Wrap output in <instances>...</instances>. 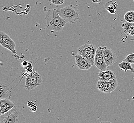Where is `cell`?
Here are the masks:
<instances>
[{
	"instance_id": "1",
	"label": "cell",
	"mask_w": 134,
	"mask_h": 123,
	"mask_svg": "<svg viewBox=\"0 0 134 123\" xmlns=\"http://www.w3.org/2000/svg\"><path fill=\"white\" fill-rule=\"evenodd\" d=\"M45 19L46 21L48 29L55 32L62 31L68 23L59 15L58 9L48 10Z\"/></svg>"
},
{
	"instance_id": "2",
	"label": "cell",
	"mask_w": 134,
	"mask_h": 123,
	"mask_svg": "<svg viewBox=\"0 0 134 123\" xmlns=\"http://www.w3.org/2000/svg\"><path fill=\"white\" fill-rule=\"evenodd\" d=\"M25 122V118L23 114L16 107L7 112L0 115V123H23Z\"/></svg>"
},
{
	"instance_id": "3",
	"label": "cell",
	"mask_w": 134,
	"mask_h": 123,
	"mask_svg": "<svg viewBox=\"0 0 134 123\" xmlns=\"http://www.w3.org/2000/svg\"><path fill=\"white\" fill-rule=\"evenodd\" d=\"M58 10L59 15L67 22L74 23L80 18L79 12L73 5L58 9Z\"/></svg>"
},
{
	"instance_id": "4",
	"label": "cell",
	"mask_w": 134,
	"mask_h": 123,
	"mask_svg": "<svg viewBox=\"0 0 134 123\" xmlns=\"http://www.w3.org/2000/svg\"><path fill=\"white\" fill-rule=\"evenodd\" d=\"M97 48L93 44H85L79 47L77 54H80L89 60L93 65L94 64Z\"/></svg>"
},
{
	"instance_id": "5",
	"label": "cell",
	"mask_w": 134,
	"mask_h": 123,
	"mask_svg": "<svg viewBox=\"0 0 134 123\" xmlns=\"http://www.w3.org/2000/svg\"><path fill=\"white\" fill-rule=\"evenodd\" d=\"M42 83L43 80L41 76L38 72H34L29 73L26 75L25 87L26 90H31L42 84Z\"/></svg>"
},
{
	"instance_id": "6",
	"label": "cell",
	"mask_w": 134,
	"mask_h": 123,
	"mask_svg": "<svg viewBox=\"0 0 134 123\" xmlns=\"http://www.w3.org/2000/svg\"><path fill=\"white\" fill-rule=\"evenodd\" d=\"M118 85L116 79L102 81L99 79L97 84V88L101 92L105 93H110L116 90Z\"/></svg>"
},
{
	"instance_id": "7",
	"label": "cell",
	"mask_w": 134,
	"mask_h": 123,
	"mask_svg": "<svg viewBox=\"0 0 134 123\" xmlns=\"http://www.w3.org/2000/svg\"><path fill=\"white\" fill-rule=\"evenodd\" d=\"M104 47L99 46L97 48L94 59V65L100 71L107 69V65L103 56Z\"/></svg>"
},
{
	"instance_id": "8",
	"label": "cell",
	"mask_w": 134,
	"mask_h": 123,
	"mask_svg": "<svg viewBox=\"0 0 134 123\" xmlns=\"http://www.w3.org/2000/svg\"><path fill=\"white\" fill-rule=\"evenodd\" d=\"M103 56L108 66L113 65L116 62L117 56L115 52L106 46L104 47Z\"/></svg>"
},
{
	"instance_id": "9",
	"label": "cell",
	"mask_w": 134,
	"mask_h": 123,
	"mask_svg": "<svg viewBox=\"0 0 134 123\" xmlns=\"http://www.w3.org/2000/svg\"><path fill=\"white\" fill-rule=\"evenodd\" d=\"M75 62L78 68L81 70H88L92 65L88 59L80 54H77L75 57Z\"/></svg>"
},
{
	"instance_id": "10",
	"label": "cell",
	"mask_w": 134,
	"mask_h": 123,
	"mask_svg": "<svg viewBox=\"0 0 134 123\" xmlns=\"http://www.w3.org/2000/svg\"><path fill=\"white\" fill-rule=\"evenodd\" d=\"M14 104L10 99L0 100V115L7 112L14 107Z\"/></svg>"
},
{
	"instance_id": "11",
	"label": "cell",
	"mask_w": 134,
	"mask_h": 123,
	"mask_svg": "<svg viewBox=\"0 0 134 123\" xmlns=\"http://www.w3.org/2000/svg\"><path fill=\"white\" fill-rule=\"evenodd\" d=\"M99 79L102 81H108L116 79L115 72L110 69H106L100 71L98 73Z\"/></svg>"
},
{
	"instance_id": "12",
	"label": "cell",
	"mask_w": 134,
	"mask_h": 123,
	"mask_svg": "<svg viewBox=\"0 0 134 123\" xmlns=\"http://www.w3.org/2000/svg\"><path fill=\"white\" fill-rule=\"evenodd\" d=\"M3 47L7 49L13 54H16L17 51L16 50V44L13 40L10 38V36H8L6 38L5 40L3 41V43L1 44Z\"/></svg>"
},
{
	"instance_id": "13",
	"label": "cell",
	"mask_w": 134,
	"mask_h": 123,
	"mask_svg": "<svg viewBox=\"0 0 134 123\" xmlns=\"http://www.w3.org/2000/svg\"><path fill=\"white\" fill-rule=\"evenodd\" d=\"M0 100L4 99H10L12 96V92L6 85L3 83L0 84Z\"/></svg>"
},
{
	"instance_id": "14",
	"label": "cell",
	"mask_w": 134,
	"mask_h": 123,
	"mask_svg": "<svg viewBox=\"0 0 134 123\" xmlns=\"http://www.w3.org/2000/svg\"><path fill=\"white\" fill-rule=\"evenodd\" d=\"M122 28L123 29L125 33L126 34L125 39L129 35L134 36V23L126 22L122 24Z\"/></svg>"
},
{
	"instance_id": "15",
	"label": "cell",
	"mask_w": 134,
	"mask_h": 123,
	"mask_svg": "<svg viewBox=\"0 0 134 123\" xmlns=\"http://www.w3.org/2000/svg\"><path fill=\"white\" fill-rule=\"evenodd\" d=\"M118 3L116 2H114L112 1L108 2L105 5L106 10L109 13L111 14H116V8Z\"/></svg>"
},
{
	"instance_id": "16",
	"label": "cell",
	"mask_w": 134,
	"mask_h": 123,
	"mask_svg": "<svg viewBox=\"0 0 134 123\" xmlns=\"http://www.w3.org/2000/svg\"><path fill=\"white\" fill-rule=\"evenodd\" d=\"M119 67L122 70H124L125 72H126L128 70H130V71L134 73V68L132 66V64L130 63L126 62H122L119 64Z\"/></svg>"
},
{
	"instance_id": "17",
	"label": "cell",
	"mask_w": 134,
	"mask_h": 123,
	"mask_svg": "<svg viewBox=\"0 0 134 123\" xmlns=\"http://www.w3.org/2000/svg\"><path fill=\"white\" fill-rule=\"evenodd\" d=\"M124 19L126 22L134 23V11L130 10L125 13L124 15Z\"/></svg>"
},
{
	"instance_id": "18",
	"label": "cell",
	"mask_w": 134,
	"mask_h": 123,
	"mask_svg": "<svg viewBox=\"0 0 134 123\" xmlns=\"http://www.w3.org/2000/svg\"><path fill=\"white\" fill-rule=\"evenodd\" d=\"M123 61L130 63L131 64H134V53L128 54L123 60Z\"/></svg>"
},
{
	"instance_id": "19",
	"label": "cell",
	"mask_w": 134,
	"mask_h": 123,
	"mask_svg": "<svg viewBox=\"0 0 134 123\" xmlns=\"http://www.w3.org/2000/svg\"><path fill=\"white\" fill-rule=\"evenodd\" d=\"M8 36L7 34L3 31L0 32V44H2L3 42V41L5 40V39Z\"/></svg>"
},
{
	"instance_id": "20",
	"label": "cell",
	"mask_w": 134,
	"mask_h": 123,
	"mask_svg": "<svg viewBox=\"0 0 134 123\" xmlns=\"http://www.w3.org/2000/svg\"><path fill=\"white\" fill-rule=\"evenodd\" d=\"M53 4L56 5H62L64 3V0H49Z\"/></svg>"
},
{
	"instance_id": "21",
	"label": "cell",
	"mask_w": 134,
	"mask_h": 123,
	"mask_svg": "<svg viewBox=\"0 0 134 123\" xmlns=\"http://www.w3.org/2000/svg\"><path fill=\"white\" fill-rule=\"evenodd\" d=\"M129 40H130V41H134V38H132V39H130Z\"/></svg>"
},
{
	"instance_id": "22",
	"label": "cell",
	"mask_w": 134,
	"mask_h": 123,
	"mask_svg": "<svg viewBox=\"0 0 134 123\" xmlns=\"http://www.w3.org/2000/svg\"><path fill=\"white\" fill-rule=\"evenodd\" d=\"M133 1H134V0H133Z\"/></svg>"
}]
</instances>
